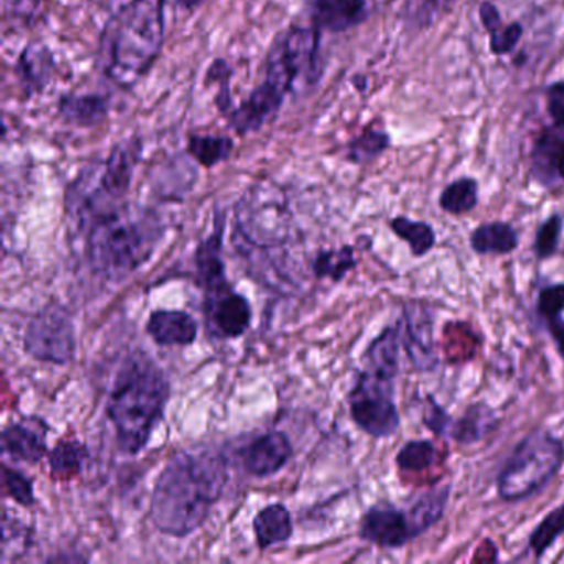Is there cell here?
Instances as JSON below:
<instances>
[{
    "label": "cell",
    "instance_id": "obj_1",
    "mask_svg": "<svg viewBox=\"0 0 564 564\" xmlns=\"http://www.w3.org/2000/svg\"><path fill=\"white\" fill-rule=\"evenodd\" d=\"M229 481L226 455L216 451L180 452L158 477L150 518L160 533L186 538L199 530Z\"/></svg>",
    "mask_w": 564,
    "mask_h": 564
},
{
    "label": "cell",
    "instance_id": "obj_2",
    "mask_svg": "<svg viewBox=\"0 0 564 564\" xmlns=\"http://www.w3.org/2000/svg\"><path fill=\"white\" fill-rule=\"evenodd\" d=\"M166 37V0H130L105 24L97 67L123 90H133L160 58Z\"/></svg>",
    "mask_w": 564,
    "mask_h": 564
},
{
    "label": "cell",
    "instance_id": "obj_3",
    "mask_svg": "<svg viewBox=\"0 0 564 564\" xmlns=\"http://www.w3.org/2000/svg\"><path fill=\"white\" fill-rule=\"evenodd\" d=\"M171 398L166 372L151 356L133 351L124 358L108 395L107 414L118 448L138 455L150 444Z\"/></svg>",
    "mask_w": 564,
    "mask_h": 564
},
{
    "label": "cell",
    "instance_id": "obj_4",
    "mask_svg": "<svg viewBox=\"0 0 564 564\" xmlns=\"http://www.w3.org/2000/svg\"><path fill=\"white\" fill-rule=\"evenodd\" d=\"M85 234V256L95 273L123 282L156 252L164 224L156 210L123 203L95 219Z\"/></svg>",
    "mask_w": 564,
    "mask_h": 564
},
{
    "label": "cell",
    "instance_id": "obj_5",
    "mask_svg": "<svg viewBox=\"0 0 564 564\" xmlns=\"http://www.w3.org/2000/svg\"><path fill=\"white\" fill-rule=\"evenodd\" d=\"M143 153L137 138L121 141L107 160L91 161L65 191V213L84 232L95 219L121 206Z\"/></svg>",
    "mask_w": 564,
    "mask_h": 564
},
{
    "label": "cell",
    "instance_id": "obj_6",
    "mask_svg": "<svg viewBox=\"0 0 564 564\" xmlns=\"http://www.w3.org/2000/svg\"><path fill=\"white\" fill-rule=\"evenodd\" d=\"M564 465V442L544 429L524 435L497 475L498 497L508 503L540 494Z\"/></svg>",
    "mask_w": 564,
    "mask_h": 564
},
{
    "label": "cell",
    "instance_id": "obj_7",
    "mask_svg": "<svg viewBox=\"0 0 564 564\" xmlns=\"http://www.w3.org/2000/svg\"><path fill=\"white\" fill-rule=\"evenodd\" d=\"M236 230L257 249H275L290 240L293 214L285 191L272 181L250 186L236 206Z\"/></svg>",
    "mask_w": 564,
    "mask_h": 564
},
{
    "label": "cell",
    "instance_id": "obj_8",
    "mask_svg": "<svg viewBox=\"0 0 564 564\" xmlns=\"http://www.w3.org/2000/svg\"><path fill=\"white\" fill-rule=\"evenodd\" d=\"M322 77L319 31L290 28L273 41L265 62V80L289 95Z\"/></svg>",
    "mask_w": 564,
    "mask_h": 564
},
{
    "label": "cell",
    "instance_id": "obj_9",
    "mask_svg": "<svg viewBox=\"0 0 564 564\" xmlns=\"http://www.w3.org/2000/svg\"><path fill=\"white\" fill-rule=\"evenodd\" d=\"M395 378L362 368L348 392V408L356 427L372 438H388L401 427L395 402Z\"/></svg>",
    "mask_w": 564,
    "mask_h": 564
},
{
    "label": "cell",
    "instance_id": "obj_10",
    "mask_svg": "<svg viewBox=\"0 0 564 564\" xmlns=\"http://www.w3.org/2000/svg\"><path fill=\"white\" fill-rule=\"evenodd\" d=\"M24 349L35 361L67 366L77 352V333L70 313L61 303H48L28 322Z\"/></svg>",
    "mask_w": 564,
    "mask_h": 564
},
{
    "label": "cell",
    "instance_id": "obj_11",
    "mask_svg": "<svg viewBox=\"0 0 564 564\" xmlns=\"http://www.w3.org/2000/svg\"><path fill=\"white\" fill-rule=\"evenodd\" d=\"M204 325L209 338L237 339L252 325V305L229 282L204 290Z\"/></svg>",
    "mask_w": 564,
    "mask_h": 564
},
{
    "label": "cell",
    "instance_id": "obj_12",
    "mask_svg": "<svg viewBox=\"0 0 564 564\" xmlns=\"http://www.w3.org/2000/svg\"><path fill=\"white\" fill-rule=\"evenodd\" d=\"M401 325V343L411 365L417 371H434L438 366L434 339V313L427 303L411 300L405 303Z\"/></svg>",
    "mask_w": 564,
    "mask_h": 564
},
{
    "label": "cell",
    "instance_id": "obj_13",
    "mask_svg": "<svg viewBox=\"0 0 564 564\" xmlns=\"http://www.w3.org/2000/svg\"><path fill=\"white\" fill-rule=\"evenodd\" d=\"M359 538L382 550H399L415 540L408 510L389 501L369 507L359 521Z\"/></svg>",
    "mask_w": 564,
    "mask_h": 564
},
{
    "label": "cell",
    "instance_id": "obj_14",
    "mask_svg": "<svg viewBox=\"0 0 564 564\" xmlns=\"http://www.w3.org/2000/svg\"><path fill=\"white\" fill-rule=\"evenodd\" d=\"M247 474L257 478L273 477L286 467L293 457V445L282 431L257 435L240 451Z\"/></svg>",
    "mask_w": 564,
    "mask_h": 564
},
{
    "label": "cell",
    "instance_id": "obj_15",
    "mask_svg": "<svg viewBox=\"0 0 564 564\" xmlns=\"http://www.w3.org/2000/svg\"><path fill=\"white\" fill-rule=\"evenodd\" d=\"M285 98L286 95L275 85L263 80L247 100L230 111L227 117L230 128L242 137L257 133L279 115Z\"/></svg>",
    "mask_w": 564,
    "mask_h": 564
},
{
    "label": "cell",
    "instance_id": "obj_16",
    "mask_svg": "<svg viewBox=\"0 0 564 564\" xmlns=\"http://www.w3.org/2000/svg\"><path fill=\"white\" fill-rule=\"evenodd\" d=\"M530 170L547 189L564 184V128L551 124L538 133L530 151Z\"/></svg>",
    "mask_w": 564,
    "mask_h": 564
},
{
    "label": "cell",
    "instance_id": "obj_17",
    "mask_svg": "<svg viewBox=\"0 0 564 564\" xmlns=\"http://www.w3.org/2000/svg\"><path fill=\"white\" fill-rule=\"evenodd\" d=\"M313 28L333 34L365 24L372 12V0H306Z\"/></svg>",
    "mask_w": 564,
    "mask_h": 564
},
{
    "label": "cell",
    "instance_id": "obj_18",
    "mask_svg": "<svg viewBox=\"0 0 564 564\" xmlns=\"http://www.w3.org/2000/svg\"><path fill=\"white\" fill-rule=\"evenodd\" d=\"M2 454L14 462L39 464L47 455V425L42 419L31 417L12 422L0 434Z\"/></svg>",
    "mask_w": 564,
    "mask_h": 564
},
{
    "label": "cell",
    "instance_id": "obj_19",
    "mask_svg": "<svg viewBox=\"0 0 564 564\" xmlns=\"http://www.w3.org/2000/svg\"><path fill=\"white\" fill-rule=\"evenodd\" d=\"M55 58L42 42H32L19 55L15 75L25 97L42 95L54 80Z\"/></svg>",
    "mask_w": 564,
    "mask_h": 564
},
{
    "label": "cell",
    "instance_id": "obj_20",
    "mask_svg": "<svg viewBox=\"0 0 564 564\" xmlns=\"http://www.w3.org/2000/svg\"><path fill=\"white\" fill-rule=\"evenodd\" d=\"M147 333L160 346H189L199 335V323L183 310H154L148 318Z\"/></svg>",
    "mask_w": 564,
    "mask_h": 564
},
{
    "label": "cell",
    "instance_id": "obj_21",
    "mask_svg": "<svg viewBox=\"0 0 564 564\" xmlns=\"http://www.w3.org/2000/svg\"><path fill=\"white\" fill-rule=\"evenodd\" d=\"M224 250V219L217 217L216 229L209 237L197 246L194 263H196L197 283L200 289L207 290L220 283L229 282L226 275Z\"/></svg>",
    "mask_w": 564,
    "mask_h": 564
},
{
    "label": "cell",
    "instance_id": "obj_22",
    "mask_svg": "<svg viewBox=\"0 0 564 564\" xmlns=\"http://www.w3.org/2000/svg\"><path fill=\"white\" fill-rule=\"evenodd\" d=\"M478 19L487 32L488 48H490L491 55L505 57V55L513 54L517 51L524 34L523 25L520 22L505 24L500 9L490 0H485L478 6Z\"/></svg>",
    "mask_w": 564,
    "mask_h": 564
},
{
    "label": "cell",
    "instance_id": "obj_23",
    "mask_svg": "<svg viewBox=\"0 0 564 564\" xmlns=\"http://www.w3.org/2000/svg\"><path fill=\"white\" fill-rule=\"evenodd\" d=\"M401 325L386 326L366 348L362 355L365 368L381 372L389 378H398L401 371Z\"/></svg>",
    "mask_w": 564,
    "mask_h": 564
},
{
    "label": "cell",
    "instance_id": "obj_24",
    "mask_svg": "<svg viewBox=\"0 0 564 564\" xmlns=\"http://www.w3.org/2000/svg\"><path fill=\"white\" fill-rule=\"evenodd\" d=\"M111 110V100L107 95L85 94L64 95L58 101V115L68 124L91 128L107 120Z\"/></svg>",
    "mask_w": 564,
    "mask_h": 564
},
{
    "label": "cell",
    "instance_id": "obj_25",
    "mask_svg": "<svg viewBox=\"0 0 564 564\" xmlns=\"http://www.w3.org/2000/svg\"><path fill=\"white\" fill-rule=\"evenodd\" d=\"M252 528L257 546L262 551L289 543L293 536L292 513L283 503L267 505L253 518Z\"/></svg>",
    "mask_w": 564,
    "mask_h": 564
},
{
    "label": "cell",
    "instance_id": "obj_26",
    "mask_svg": "<svg viewBox=\"0 0 564 564\" xmlns=\"http://www.w3.org/2000/svg\"><path fill=\"white\" fill-rule=\"evenodd\" d=\"M497 411L487 402H475L465 409L464 414L452 422L448 437L460 445H474L484 441L488 434L497 429Z\"/></svg>",
    "mask_w": 564,
    "mask_h": 564
},
{
    "label": "cell",
    "instance_id": "obj_27",
    "mask_svg": "<svg viewBox=\"0 0 564 564\" xmlns=\"http://www.w3.org/2000/svg\"><path fill=\"white\" fill-rule=\"evenodd\" d=\"M520 246L517 229L510 223L480 224L470 234V247L477 256H508Z\"/></svg>",
    "mask_w": 564,
    "mask_h": 564
},
{
    "label": "cell",
    "instance_id": "obj_28",
    "mask_svg": "<svg viewBox=\"0 0 564 564\" xmlns=\"http://www.w3.org/2000/svg\"><path fill=\"white\" fill-rule=\"evenodd\" d=\"M451 484L437 485V487L429 488L412 501L411 507L408 508V514L415 538L431 530L444 518L448 500H451Z\"/></svg>",
    "mask_w": 564,
    "mask_h": 564
},
{
    "label": "cell",
    "instance_id": "obj_29",
    "mask_svg": "<svg viewBox=\"0 0 564 564\" xmlns=\"http://www.w3.org/2000/svg\"><path fill=\"white\" fill-rule=\"evenodd\" d=\"M536 313L564 361V283H551L540 289Z\"/></svg>",
    "mask_w": 564,
    "mask_h": 564
},
{
    "label": "cell",
    "instance_id": "obj_30",
    "mask_svg": "<svg viewBox=\"0 0 564 564\" xmlns=\"http://www.w3.org/2000/svg\"><path fill=\"white\" fill-rule=\"evenodd\" d=\"M480 186L475 177L462 176L448 183L438 194V207L451 216H464L478 206Z\"/></svg>",
    "mask_w": 564,
    "mask_h": 564
},
{
    "label": "cell",
    "instance_id": "obj_31",
    "mask_svg": "<svg viewBox=\"0 0 564 564\" xmlns=\"http://www.w3.org/2000/svg\"><path fill=\"white\" fill-rule=\"evenodd\" d=\"M389 229L394 232L395 237L408 243L415 259L427 256L437 243L434 227L424 220L409 219L405 216L392 217L389 220Z\"/></svg>",
    "mask_w": 564,
    "mask_h": 564
},
{
    "label": "cell",
    "instance_id": "obj_32",
    "mask_svg": "<svg viewBox=\"0 0 564 564\" xmlns=\"http://www.w3.org/2000/svg\"><path fill=\"white\" fill-rule=\"evenodd\" d=\"M391 134L382 128L369 124L358 137L346 144V160L352 164H366L381 158L391 148Z\"/></svg>",
    "mask_w": 564,
    "mask_h": 564
},
{
    "label": "cell",
    "instance_id": "obj_33",
    "mask_svg": "<svg viewBox=\"0 0 564 564\" xmlns=\"http://www.w3.org/2000/svg\"><path fill=\"white\" fill-rule=\"evenodd\" d=\"M356 265L358 260H356L355 247L343 246L339 249L319 250L313 259L312 270L316 279H328L333 283H339L356 269Z\"/></svg>",
    "mask_w": 564,
    "mask_h": 564
},
{
    "label": "cell",
    "instance_id": "obj_34",
    "mask_svg": "<svg viewBox=\"0 0 564 564\" xmlns=\"http://www.w3.org/2000/svg\"><path fill=\"white\" fill-rule=\"evenodd\" d=\"M234 153V141L229 137L193 134L187 140V154L203 167H214L229 160Z\"/></svg>",
    "mask_w": 564,
    "mask_h": 564
},
{
    "label": "cell",
    "instance_id": "obj_35",
    "mask_svg": "<svg viewBox=\"0 0 564 564\" xmlns=\"http://www.w3.org/2000/svg\"><path fill=\"white\" fill-rule=\"evenodd\" d=\"M87 458V445L78 441H61L48 452V467L54 477L72 478L82 474Z\"/></svg>",
    "mask_w": 564,
    "mask_h": 564
},
{
    "label": "cell",
    "instance_id": "obj_36",
    "mask_svg": "<svg viewBox=\"0 0 564 564\" xmlns=\"http://www.w3.org/2000/svg\"><path fill=\"white\" fill-rule=\"evenodd\" d=\"M564 534V503L553 508L528 536V550L536 560L543 557L546 551Z\"/></svg>",
    "mask_w": 564,
    "mask_h": 564
},
{
    "label": "cell",
    "instance_id": "obj_37",
    "mask_svg": "<svg viewBox=\"0 0 564 564\" xmlns=\"http://www.w3.org/2000/svg\"><path fill=\"white\" fill-rule=\"evenodd\" d=\"M437 458V448L427 438L419 441H409L399 448L395 454V465L402 471H422L427 470L434 465Z\"/></svg>",
    "mask_w": 564,
    "mask_h": 564
},
{
    "label": "cell",
    "instance_id": "obj_38",
    "mask_svg": "<svg viewBox=\"0 0 564 564\" xmlns=\"http://www.w3.org/2000/svg\"><path fill=\"white\" fill-rule=\"evenodd\" d=\"M563 217L560 214L546 217L534 236L533 252L538 260H546L557 252L563 236Z\"/></svg>",
    "mask_w": 564,
    "mask_h": 564
},
{
    "label": "cell",
    "instance_id": "obj_39",
    "mask_svg": "<svg viewBox=\"0 0 564 564\" xmlns=\"http://www.w3.org/2000/svg\"><path fill=\"white\" fill-rule=\"evenodd\" d=\"M230 77H232V68L223 58L214 61L206 75L207 85L216 84V82L219 84V95H217L216 105L220 113L226 115V117H229L230 111L236 108L234 107L232 94H230Z\"/></svg>",
    "mask_w": 564,
    "mask_h": 564
},
{
    "label": "cell",
    "instance_id": "obj_40",
    "mask_svg": "<svg viewBox=\"0 0 564 564\" xmlns=\"http://www.w3.org/2000/svg\"><path fill=\"white\" fill-rule=\"evenodd\" d=\"M2 477H4V487L9 497L18 501L22 507H32L35 503L34 481L22 471L15 468L2 467Z\"/></svg>",
    "mask_w": 564,
    "mask_h": 564
},
{
    "label": "cell",
    "instance_id": "obj_41",
    "mask_svg": "<svg viewBox=\"0 0 564 564\" xmlns=\"http://www.w3.org/2000/svg\"><path fill=\"white\" fill-rule=\"evenodd\" d=\"M425 401H427V404H425L424 415H422V422H424L425 427L434 432L438 437H445V435L448 437L454 419L432 395H427Z\"/></svg>",
    "mask_w": 564,
    "mask_h": 564
},
{
    "label": "cell",
    "instance_id": "obj_42",
    "mask_svg": "<svg viewBox=\"0 0 564 564\" xmlns=\"http://www.w3.org/2000/svg\"><path fill=\"white\" fill-rule=\"evenodd\" d=\"M544 104L551 124L564 128V80H556L544 88Z\"/></svg>",
    "mask_w": 564,
    "mask_h": 564
},
{
    "label": "cell",
    "instance_id": "obj_43",
    "mask_svg": "<svg viewBox=\"0 0 564 564\" xmlns=\"http://www.w3.org/2000/svg\"><path fill=\"white\" fill-rule=\"evenodd\" d=\"M457 2L458 0H421V6L417 9V21L421 22V28L435 24Z\"/></svg>",
    "mask_w": 564,
    "mask_h": 564
},
{
    "label": "cell",
    "instance_id": "obj_44",
    "mask_svg": "<svg viewBox=\"0 0 564 564\" xmlns=\"http://www.w3.org/2000/svg\"><path fill=\"white\" fill-rule=\"evenodd\" d=\"M206 0H177L180 8L186 9V11H194V9L203 6Z\"/></svg>",
    "mask_w": 564,
    "mask_h": 564
}]
</instances>
